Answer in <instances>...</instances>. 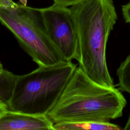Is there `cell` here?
<instances>
[{
    "mask_svg": "<svg viewBox=\"0 0 130 130\" xmlns=\"http://www.w3.org/2000/svg\"><path fill=\"white\" fill-rule=\"evenodd\" d=\"M41 10L50 39L64 60H77L78 34L71 9L54 4Z\"/></svg>",
    "mask_w": 130,
    "mask_h": 130,
    "instance_id": "obj_5",
    "label": "cell"
},
{
    "mask_svg": "<svg viewBox=\"0 0 130 130\" xmlns=\"http://www.w3.org/2000/svg\"><path fill=\"white\" fill-rule=\"evenodd\" d=\"M54 4L61 6L68 7L72 6L74 5L78 4L84 0H53Z\"/></svg>",
    "mask_w": 130,
    "mask_h": 130,
    "instance_id": "obj_10",
    "label": "cell"
},
{
    "mask_svg": "<svg viewBox=\"0 0 130 130\" xmlns=\"http://www.w3.org/2000/svg\"><path fill=\"white\" fill-rule=\"evenodd\" d=\"M4 69H3V65L2 64V63L0 62V76H1L2 73L4 71Z\"/></svg>",
    "mask_w": 130,
    "mask_h": 130,
    "instance_id": "obj_13",
    "label": "cell"
},
{
    "mask_svg": "<svg viewBox=\"0 0 130 130\" xmlns=\"http://www.w3.org/2000/svg\"><path fill=\"white\" fill-rule=\"evenodd\" d=\"M70 9L78 34L79 67L96 83L115 87L106 59L107 42L117 20L113 0H84Z\"/></svg>",
    "mask_w": 130,
    "mask_h": 130,
    "instance_id": "obj_1",
    "label": "cell"
},
{
    "mask_svg": "<svg viewBox=\"0 0 130 130\" xmlns=\"http://www.w3.org/2000/svg\"><path fill=\"white\" fill-rule=\"evenodd\" d=\"M119 89L130 95V54L120 63L117 70Z\"/></svg>",
    "mask_w": 130,
    "mask_h": 130,
    "instance_id": "obj_8",
    "label": "cell"
},
{
    "mask_svg": "<svg viewBox=\"0 0 130 130\" xmlns=\"http://www.w3.org/2000/svg\"><path fill=\"white\" fill-rule=\"evenodd\" d=\"M8 110L9 108L7 104L0 99V117Z\"/></svg>",
    "mask_w": 130,
    "mask_h": 130,
    "instance_id": "obj_11",
    "label": "cell"
},
{
    "mask_svg": "<svg viewBox=\"0 0 130 130\" xmlns=\"http://www.w3.org/2000/svg\"><path fill=\"white\" fill-rule=\"evenodd\" d=\"M122 129L124 130H130V112L128 115V119L126 121V122L124 125V127L122 128Z\"/></svg>",
    "mask_w": 130,
    "mask_h": 130,
    "instance_id": "obj_12",
    "label": "cell"
},
{
    "mask_svg": "<svg viewBox=\"0 0 130 130\" xmlns=\"http://www.w3.org/2000/svg\"><path fill=\"white\" fill-rule=\"evenodd\" d=\"M0 22L13 33L39 66H53L66 61L50 39L41 9L12 0H0Z\"/></svg>",
    "mask_w": 130,
    "mask_h": 130,
    "instance_id": "obj_4",
    "label": "cell"
},
{
    "mask_svg": "<svg viewBox=\"0 0 130 130\" xmlns=\"http://www.w3.org/2000/svg\"><path fill=\"white\" fill-rule=\"evenodd\" d=\"M47 115H34L8 110L0 117V130H54Z\"/></svg>",
    "mask_w": 130,
    "mask_h": 130,
    "instance_id": "obj_6",
    "label": "cell"
},
{
    "mask_svg": "<svg viewBox=\"0 0 130 130\" xmlns=\"http://www.w3.org/2000/svg\"><path fill=\"white\" fill-rule=\"evenodd\" d=\"M54 130H120L119 125L111 122H63L54 123Z\"/></svg>",
    "mask_w": 130,
    "mask_h": 130,
    "instance_id": "obj_7",
    "label": "cell"
},
{
    "mask_svg": "<svg viewBox=\"0 0 130 130\" xmlns=\"http://www.w3.org/2000/svg\"><path fill=\"white\" fill-rule=\"evenodd\" d=\"M122 13L125 22L130 23V0L127 3L122 6Z\"/></svg>",
    "mask_w": 130,
    "mask_h": 130,
    "instance_id": "obj_9",
    "label": "cell"
},
{
    "mask_svg": "<svg viewBox=\"0 0 130 130\" xmlns=\"http://www.w3.org/2000/svg\"><path fill=\"white\" fill-rule=\"evenodd\" d=\"M126 105V101L119 89L96 83L78 67L47 116L53 123L110 122L122 115Z\"/></svg>",
    "mask_w": 130,
    "mask_h": 130,
    "instance_id": "obj_2",
    "label": "cell"
},
{
    "mask_svg": "<svg viewBox=\"0 0 130 130\" xmlns=\"http://www.w3.org/2000/svg\"><path fill=\"white\" fill-rule=\"evenodd\" d=\"M77 67L72 61H63L53 66H39L30 73L16 75L8 102L9 110L47 115L59 100Z\"/></svg>",
    "mask_w": 130,
    "mask_h": 130,
    "instance_id": "obj_3",
    "label": "cell"
}]
</instances>
